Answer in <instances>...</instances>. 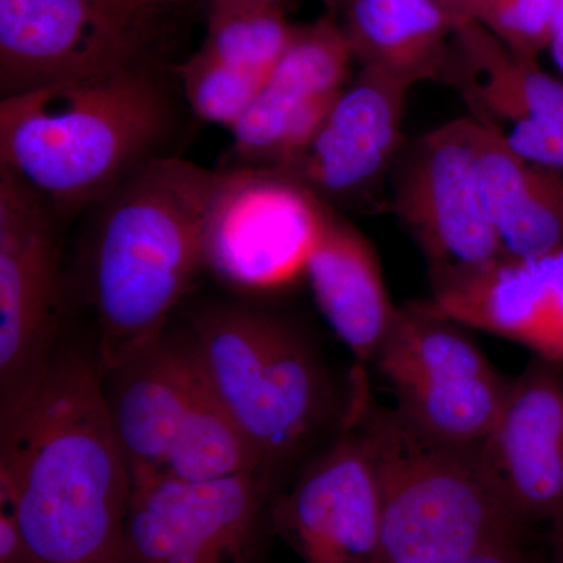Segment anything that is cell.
Wrapping results in <instances>:
<instances>
[{
  "label": "cell",
  "mask_w": 563,
  "mask_h": 563,
  "mask_svg": "<svg viewBox=\"0 0 563 563\" xmlns=\"http://www.w3.org/2000/svg\"><path fill=\"white\" fill-rule=\"evenodd\" d=\"M132 490L98 355L57 351L0 417V506L35 563H118Z\"/></svg>",
  "instance_id": "obj_1"
},
{
  "label": "cell",
  "mask_w": 563,
  "mask_h": 563,
  "mask_svg": "<svg viewBox=\"0 0 563 563\" xmlns=\"http://www.w3.org/2000/svg\"><path fill=\"white\" fill-rule=\"evenodd\" d=\"M218 173L152 157L95 203L85 276L103 372L168 328L203 265Z\"/></svg>",
  "instance_id": "obj_2"
},
{
  "label": "cell",
  "mask_w": 563,
  "mask_h": 563,
  "mask_svg": "<svg viewBox=\"0 0 563 563\" xmlns=\"http://www.w3.org/2000/svg\"><path fill=\"white\" fill-rule=\"evenodd\" d=\"M169 121L151 74L131 68L58 81L0 102V165L68 220L150 158Z\"/></svg>",
  "instance_id": "obj_3"
},
{
  "label": "cell",
  "mask_w": 563,
  "mask_h": 563,
  "mask_svg": "<svg viewBox=\"0 0 563 563\" xmlns=\"http://www.w3.org/2000/svg\"><path fill=\"white\" fill-rule=\"evenodd\" d=\"M350 401L376 462L380 563H433L526 543L525 523L493 481L479 444L437 442L377 406L362 369Z\"/></svg>",
  "instance_id": "obj_4"
},
{
  "label": "cell",
  "mask_w": 563,
  "mask_h": 563,
  "mask_svg": "<svg viewBox=\"0 0 563 563\" xmlns=\"http://www.w3.org/2000/svg\"><path fill=\"white\" fill-rule=\"evenodd\" d=\"M187 331L211 390L280 492L344 418L320 354L290 322L247 307L203 310Z\"/></svg>",
  "instance_id": "obj_5"
},
{
  "label": "cell",
  "mask_w": 563,
  "mask_h": 563,
  "mask_svg": "<svg viewBox=\"0 0 563 563\" xmlns=\"http://www.w3.org/2000/svg\"><path fill=\"white\" fill-rule=\"evenodd\" d=\"M373 363L402 420L442 443H483L510 385L465 325L420 302L398 309Z\"/></svg>",
  "instance_id": "obj_6"
},
{
  "label": "cell",
  "mask_w": 563,
  "mask_h": 563,
  "mask_svg": "<svg viewBox=\"0 0 563 563\" xmlns=\"http://www.w3.org/2000/svg\"><path fill=\"white\" fill-rule=\"evenodd\" d=\"M277 493L262 473L133 481L118 563H263Z\"/></svg>",
  "instance_id": "obj_7"
},
{
  "label": "cell",
  "mask_w": 563,
  "mask_h": 563,
  "mask_svg": "<svg viewBox=\"0 0 563 563\" xmlns=\"http://www.w3.org/2000/svg\"><path fill=\"white\" fill-rule=\"evenodd\" d=\"M329 207L273 168L218 173L203 236V265L229 287L274 291L306 276Z\"/></svg>",
  "instance_id": "obj_8"
},
{
  "label": "cell",
  "mask_w": 563,
  "mask_h": 563,
  "mask_svg": "<svg viewBox=\"0 0 563 563\" xmlns=\"http://www.w3.org/2000/svg\"><path fill=\"white\" fill-rule=\"evenodd\" d=\"M57 217L0 165V417L24 401L57 354Z\"/></svg>",
  "instance_id": "obj_9"
},
{
  "label": "cell",
  "mask_w": 563,
  "mask_h": 563,
  "mask_svg": "<svg viewBox=\"0 0 563 563\" xmlns=\"http://www.w3.org/2000/svg\"><path fill=\"white\" fill-rule=\"evenodd\" d=\"M273 529L302 563H380V488L351 401L339 431L273 501Z\"/></svg>",
  "instance_id": "obj_10"
},
{
  "label": "cell",
  "mask_w": 563,
  "mask_h": 563,
  "mask_svg": "<svg viewBox=\"0 0 563 563\" xmlns=\"http://www.w3.org/2000/svg\"><path fill=\"white\" fill-rule=\"evenodd\" d=\"M396 211L432 284L506 257L484 206L472 118L446 122L418 141L399 176Z\"/></svg>",
  "instance_id": "obj_11"
},
{
  "label": "cell",
  "mask_w": 563,
  "mask_h": 563,
  "mask_svg": "<svg viewBox=\"0 0 563 563\" xmlns=\"http://www.w3.org/2000/svg\"><path fill=\"white\" fill-rule=\"evenodd\" d=\"M139 22L111 0H0L3 98L135 65Z\"/></svg>",
  "instance_id": "obj_12"
},
{
  "label": "cell",
  "mask_w": 563,
  "mask_h": 563,
  "mask_svg": "<svg viewBox=\"0 0 563 563\" xmlns=\"http://www.w3.org/2000/svg\"><path fill=\"white\" fill-rule=\"evenodd\" d=\"M444 81L461 92L474 122L517 154L563 172V80L536 57L517 54L479 22L463 20Z\"/></svg>",
  "instance_id": "obj_13"
},
{
  "label": "cell",
  "mask_w": 563,
  "mask_h": 563,
  "mask_svg": "<svg viewBox=\"0 0 563 563\" xmlns=\"http://www.w3.org/2000/svg\"><path fill=\"white\" fill-rule=\"evenodd\" d=\"M350 38L333 16L296 29L257 98L232 129L235 166L279 169L320 131L346 87Z\"/></svg>",
  "instance_id": "obj_14"
},
{
  "label": "cell",
  "mask_w": 563,
  "mask_h": 563,
  "mask_svg": "<svg viewBox=\"0 0 563 563\" xmlns=\"http://www.w3.org/2000/svg\"><path fill=\"white\" fill-rule=\"evenodd\" d=\"M493 481L529 526L563 510V365L533 357L510 379L501 412L479 444Z\"/></svg>",
  "instance_id": "obj_15"
},
{
  "label": "cell",
  "mask_w": 563,
  "mask_h": 563,
  "mask_svg": "<svg viewBox=\"0 0 563 563\" xmlns=\"http://www.w3.org/2000/svg\"><path fill=\"white\" fill-rule=\"evenodd\" d=\"M429 312L528 347L563 365V247L503 257L432 284Z\"/></svg>",
  "instance_id": "obj_16"
},
{
  "label": "cell",
  "mask_w": 563,
  "mask_h": 563,
  "mask_svg": "<svg viewBox=\"0 0 563 563\" xmlns=\"http://www.w3.org/2000/svg\"><path fill=\"white\" fill-rule=\"evenodd\" d=\"M409 90L383 70L362 66L317 135L277 172L301 181L321 201L357 198L383 176L401 146Z\"/></svg>",
  "instance_id": "obj_17"
},
{
  "label": "cell",
  "mask_w": 563,
  "mask_h": 563,
  "mask_svg": "<svg viewBox=\"0 0 563 563\" xmlns=\"http://www.w3.org/2000/svg\"><path fill=\"white\" fill-rule=\"evenodd\" d=\"M206 385L190 333L168 328L103 372L107 409L132 481L158 473Z\"/></svg>",
  "instance_id": "obj_18"
},
{
  "label": "cell",
  "mask_w": 563,
  "mask_h": 563,
  "mask_svg": "<svg viewBox=\"0 0 563 563\" xmlns=\"http://www.w3.org/2000/svg\"><path fill=\"white\" fill-rule=\"evenodd\" d=\"M306 277L321 313L358 366L373 363L398 307L393 306L372 243L329 209Z\"/></svg>",
  "instance_id": "obj_19"
},
{
  "label": "cell",
  "mask_w": 563,
  "mask_h": 563,
  "mask_svg": "<svg viewBox=\"0 0 563 563\" xmlns=\"http://www.w3.org/2000/svg\"><path fill=\"white\" fill-rule=\"evenodd\" d=\"M474 125L484 206L506 257L533 258L562 250V172L529 161Z\"/></svg>",
  "instance_id": "obj_20"
},
{
  "label": "cell",
  "mask_w": 563,
  "mask_h": 563,
  "mask_svg": "<svg viewBox=\"0 0 563 563\" xmlns=\"http://www.w3.org/2000/svg\"><path fill=\"white\" fill-rule=\"evenodd\" d=\"M346 32L362 66L412 88L444 80L459 20L433 0H351Z\"/></svg>",
  "instance_id": "obj_21"
},
{
  "label": "cell",
  "mask_w": 563,
  "mask_h": 563,
  "mask_svg": "<svg viewBox=\"0 0 563 563\" xmlns=\"http://www.w3.org/2000/svg\"><path fill=\"white\" fill-rule=\"evenodd\" d=\"M246 473H262L258 455L207 380L174 435L157 476L202 484Z\"/></svg>",
  "instance_id": "obj_22"
},
{
  "label": "cell",
  "mask_w": 563,
  "mask_h": 563,
  "mask_svg": "<svg viewBox=\"0 0 563 563\" xmlns=\"http://www.w3.org/2000/svg\"><path fill=\"white\" fill-rule=\"evenodd\" d=\"M280 9H243L211 13L201 51L218 60L268 77L295 38Z\"/></svg>",
  "instance_id": "obj_23"
},
{
  "label": "cell",
  "mask_w": 563,
  "mask_h": 563,
  "mask_svg": "<svg viewBox=\"0 0 563 563\" xmlns=\"http://www.w3.org/2000/svg\"><path fill=\"white\" fill-rule=\"evenodd\" d=\"M192 111L203 121L235 128L268 77L228 65L203 51L177 68Z\"/></svg>",
  "instance_id": "obj_24"
},
{
  "label": "cell",
  "mask_w": 563,
  "mask_h": 563,
  "mask_svg": "<svg viewBox=\"0 0 563 563\" xmlns=\"http://www.w3.org/2000/svg\"><path fill=\"white\" fill-rule=\"evenodd\" d=\"M554 0H484L476 20L517 54L539 57L553 41Z\"/></svg>",
  "instance_id": "obj_25"
},
{
  "label": "cell",
  "mask_w": 563,
  "mask_h": 563,
  "mask_svg": "<svg viewBox=\"0 0 563 563\" xmlns=\"http://www.w3.org/2000/svg\"><path fill=\"white\" fill-rule=\"evenodd\" d=\"M0 563H35L13 512L0 506Z\"/></svg>",
  "instance_id": "obj_26"
},
{
  "label": "cell",
  "mask_w": 563,
  "mask_h": 563,
  "mask_svg": "<svg viewBox=\"0 0 563 563\" xmlns=\"http://www.w3.org/2000/svg\"><path fill=\"white\" fill-rule=\"evenodd\" d=\"M433 563H539V561L533 558L532 553H529L526 543H520L492 548V550L477 551V553L462 555V558Z\"/></svg>",
  "instance_id": "obj_27"
},
{
  "label": "cell",
  "mask_w": 563,
  "mask_h": 563,
  "mask_svg": "<svg viewBox=\"0 0 563 563\" xmlns=\"http://www.w3.org/2000/svg\"><path fill=\"white\" fill-rule=\"evenodd\" d=\"M172 2H177V0H111V3L117 7L120 13L124 14L129 20L136 22H140L147 10Z\"/></svg>",
  "instance_id": "obj_28"
},
{
  "label": "cell",
  "mask_w": 563,
  "mask_h": 563,
  "mask_svg": "<svg viewBox=\"0 0 563 563\" xmlns=\"http://www.w3.org/2000/svg\"><path fill=\"white\" fill-rule=\"evenodd\" d=\"M211 13L243 9H280L282 0H210Z\"/></svg>",
  "instance_id": "obj_29"
},
{
  "label": "cell",
  "mask_w": 563,
  "mask_h": 563,
  "mask_svg": "<svg viewBox=\"0 0 563 563\" xmlns=\"http://www.w3.org/2000/svg\"><path fill=\"white\" fill-rule=\"evenodd\" d=\"M433 2L453 13L459 20H476L477 11L484 0H433Z\"/></svg>",
  "instance_id": "obj_30"
},
{
  "label": "cell",
  "mask_w": 563,
  "mask_h": 563,
  "mask_svg": "<svg viewBox=\"0 0 563 563\" xmlns=\"http://www.w3.org/2000/svg\"><path fill=\"white\" fill-rule=\"evenodd\" d=\"M548 526H550V543L554 563H563V510Z\"/></svg>",
  "instance_id": "obj_31"
},
{
  "label": "cell",
  "mask_w": 563,
  "mask_h": 563,
  "mask_svg": "<svg viewBox=\"0 0 563 563\" xmlns=\"http://www.w3.org/2000/svg\"><path fill=\"white\" fill-rule=\"evenodd\" d=\"M550 51L551 54H553L555 65H558L559 69L563 73V32L558 33L553 41H551Z\"/></svg>",
  "instance_id": "obj_32"
},
{
  "label": "cell",
  "mask_w": 563,
  "mask_h": 563,
  "mask_svg": "<svg viewBox=\"0 0 563 563\" xmlns=\"http://www.w3.org/2000/svg\"><path fill=\"white\" fill-rule=\"evenodd\" d=\"M553 31V38L563 32V0H554Z\"/></svg>",
  "instance_id": "obj_33"
},
{
  "label": "cell",
  "mask_w": 563,
  "mask_h": 563,
  "mask_svg": "<svg viewBox=\"0 0 563 563\" xmlns=\"http://www.w3.org/2000/svg\"><path fill=\"white\" fill-rule=\"evenodd\" d=\"M322 2L328 5V9L331 10L333 16V14L340 13V11H346L351 0H322Z\"/></svg>",
  "instance_id": "obj_34"
}]
</instances>
